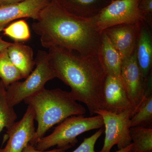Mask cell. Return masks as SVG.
I'll use <instances>...</instances> for the list:
<instances>
[{
    "instance_id": "cell-1",
    "label": "cell",
    "mask_w": 152,
    "mask_h": 152,
    "mask_svg": "<svg viewBox=\"0 0 152 152\" xmlns=\"http://www.w3.org/2000/svg\"><path fill=\"white\" fill-rule=\"evenodd\" d=\"M32 28L46 48H61L83 57L99 54L102 32L98 29L95 17L77 16L56 0H50L41 11Z\"/></svg>"
},
{
    "instance_id": "cell-2",
    "label": "cell",
    "mask_w": 152,
    "mask_h": 152,
    "mask_svg": "<svg viewBox=\"0 0 152 152\" xmlns=\"http://www.w3.org/2000/svg\"><path fill=\"white\" fill-rule=\"evenodd\" d=\"M48 56L56 78L71 88L73 97L86 104L91 115L103 110L104 86L107 73L99 55L83 57L54 47L49 49Z\"/></svg>"
},
{
    "instance_id": "cell-3",
    "label": "cell",
    "mask_w": 152,
    "mask_h": 152,
    "mask_svg": "<svg viewBox=\"0 0 152 152\" xmlns=\"http://www.w3.org/2000/svg\"><path fill=\"white\" fill-rule=\"evenodd\" d=\"M23 101L33 107L35 113V119L37 122V128L34 138L29 143L34 147L54 125L60 124L68 117L84 115L86 113L85 107L74 99L70 92L60 88H44Z\"/></svg>"
},
{
    "instance_id": "cell-4",
    "label": "cell",
    "mask_w": 152,
    "mask_h": 152,
    "mask_svg": "<svg viewBox=\"0 0 152 152\" xmlns=\"http://www.w3.org/2000/svg\"><path fill=\"white\" fill-rule=\"evenodd\" d=\"M104 126L102 118L99 115L90 117L83 115L68 117L60 123L50 134L41 139L35 148L39 151H45L57 146V148L66 151L75 145L78 142L77 137L80 135Z\"/></svg>"
},
{
    "instance_id": "cell-5",
    "label": "cell",
    "mask_w": 152,
    "mask_h": 152,
    "mask_svg": "<svg viewBox=\"0 0 152 152\" xmlns=\"http://www.w3.org/2000/svg\"><path fill=\"white\" fill-rule=\"evenodd\" d=\"M36 67L25 81L15 82L6 88V96L9 105L14 107L26 98L40 91L46 83L56 78L49 61L48 53L38 51L35 60Z\"/></svg>"
},
{
    "instance_id": "cell-6",
    "label": "cell",
    "mask_w": 152,
    "mask_h": 152,
    "mask_svg": "<svg viewBox=\"0 0 152 152\" xmlns=\"http://www.w3.org/2000/svg\"><path fill=\"white\" fill-rule=\"evenodd\" d=\"M102 118L105 127L104 141L102 148L98 152H111L116 145L118 149L126 148L132 143L130 132L132 113L124 112L120 113L100 110L96 113Z\"/></svg>"
},
{
    "instance_id": "cell-7",
    "label": "cell",
    "mask_w": 152,
    "mask_h": 152,
    "mask_svg": "<svg viewBox=\"0 0 152 152\" xmlns=\"http://www.w3.org/2000/svg\"><path fill=\"white\" fill-rule=\"evenodd\" d=\"M140 0H114L95 17L101 32L108 28L123 24L141 23L143 18L139 10Z\"/></svg>"
},
{
    "instance_id": "cell-8",
    "label": "cell",
    "mask_w": 152,
    "mask_h": 152,
    "mask_svg": "<svg viewBox=\"0 0 152 152\" xmlns=\"http://www.w3.org/2000/svg\"><path fill=\"white\" fill-rule=\"evenodd\" d=\"M121 77L128 97L136 111L145 97L147 81L139 66L136 50L131 56L123 59Z\"/></svg>"
},
{
    "instance_id": "cell-9",
    "label": "cell",
    "mask_w": 152,
    "mask_h": 152,
    "mask_svg": "<svg viewBox=\"0 0 152 152\" xmlns=\"http://www.w3.org/2000/svg\"><path fill=\"white\" fill-rule=\"evenodd\" d=\"M35 113L33 107L28 106L21 119L14 123L7 130L8 140L0 152H22L35 134Z\"/></svg>"
},
{
    "instance_id": "cell-10",
    "label": "cell",
    "mask_w": 152,
    "mask_h": 152,
    "mask_svg": "<svg viewBox=\"0 0 152 152\" xmlns=\"http://www.w3.org/2000/svg\"><path fill=\"white\" fill-rule=\"evenodd\" d=\"M103 95V110L116 113L129 112L132 117L134 115L135 109L128 97L121 79L107 75Z\"/></svg>"
},
{
    "instance_id": "cell-11",
    "label": "cell",
    "mask_w": 152,
    "mask_h": 152,
    "mask_svg": "<svg viewBox=\"0 0 152 152\" xmlns=\"http://www.w3.org/2000/svg\"><path fill=\"white\" fill-rule=\"evenodd\" d=\"M141 23L118 25L103 31L119 53L123 60L131 56L136 50Z\"/></svg>"
},
{
    "instance_id": "cell-12",
    "label": "cell",
    "mask_w": 152,
    "mask_h": 152,
    "mask_svg": "<svg viewBox=\"0 0 152 152\" xmlns=\"http://www.w3.org/2000/svg\"><path fill=\"white\" fill-rule=\"evenodd\" d=\"M50 0H26L0 6V32L15 20L30 18L36 20L40 12Z\"/></svg>"
},
{
    "instance_id": "cell-13",
    "label": "cell",
    "mask_w": 152,
    "mask_h": 152,
    "mask_svg": "<svg viewBox=\"0 0 152 152\" xmlns=\"http://www.w3.org/2000/svg\"><path fill=\"white\" fill-rule=\"evenodd\" d=\"M151 29V28L144 20L141 23L136 48L137 60L146 81L152 72V36Z\"/></svg>"
},
{
    "instance_id": "cell-14",
    "label": "cell",
    "mask_w": 152,
    "mask_h": 152,
    "mask_svg": "<svg viewBox=\"0 0 152 152\" xmlns=\"http://www.w3.org/2000/svg\"><path fill=\"white\" fill-rule=\"evenodd\" d=\"M67 11L74 15L91 18L97 15L114 0H56Z\"/></svg>"
},
{
    "instance_id": "cell-15",
    "label": "cell",
    "mask_w": 152,
    "mask_h": 152,
    "mask_svg": "<svg viewBox=\"0 0 152 152\" xmlns=\"http://www.w3.org/2000/svg\"><path fill=\"white\" fill-rule=\"evenodd\" d=\"M11 61L20 72L22 79H26L35 65L34 53L31 47L20 42H15L7 49Z\"/></svg>"
},
{
    "instance_id": "cell-16",
    "label": "cell",
    "mask_w": 152,
    "mask_h": 152,
    "mask_svg": "<svg viewBox=\"0 0 152 152\" xmlns=\"http://www.w3.org/2000/svg\"><path fill=\"white\" fill-rule=\"evenodd\" d=\"M99 55L107 75L121 79L123 58L104 31L102 33Z\"/></svg>"
},
{
    "instance_id": "cell-17",
    "label": "cell",
    "mask_w": 152,
    "mask_h": 152,
    "mask_svg": "<svg viewBox=\"0 0 152 152\" xmlns=\"http://www.w3.org/2000/svg\"><path fill=\"white\" fill-rule=\"evenodd\" d=\"M152 72L146 81L145 93L144 99L134 115L131 118V127L142 126L151 124L152 121Z\"/></svg>"
},
{
    "instance_id": "cell-18",
    "label": "cell",
    "mask_w": 152,
    "mask_h": 152,
    "mask_svg": "<svg viewBox=\"0 0 152 152\" xmlns=\"http://www.w3.org/2000/svg\"><path fill=\"white\" fill-rule=\"evenodd\" d=\"M133 148L131 152H152V129L144 127H131L130 129Z\"/></svg>"
},
{
    "instance_id": "cell-19",
    "label": "cell",
    "mask_w": 152,
    "mask_h": 152,
    "mask_svg": "<svg viewBox=\"0 0 152 152\" xmlns=\"http://www.w3.org/2000/svg\"><path fill=\"white\" fill-rule=\"evenodd\" d=\"M0 78L6 88L22 79L20 72L10 59L7 49L0 53Z\"/></svg>"
},
{
    "instance_id": "cell-20",
    "label": "cell",
    "mask_w": 152,
    "mask_h": 152,
    "mask_svg": "<svg viewBox=\"0 0 152 152\" xmlns=\"http://www.w3.org/2000/svg\"><path fill=\"white\" fill-rule=\"evenodd\" d=\"M18 116L14 107L9 105L6 96V88L0 80V133L6 128L9 129L12 126Z\"/></svg>"
},
{
    "instance_id": "cell-21",
    "label": "cell",
    "mask_w": 152,
    "mask_h": 152,
    "mask_svg": "<svg viewBox=\"0 0 152 152\" xmlns=\"http://www.w3.org/2000/svg\"><path fill=\"white\" fill-rule=\"evenodd\" d=\"M2 31L4 35L12 39L15 42H26L31 38L29 27L23 20H19L11 23Z\"/></svg>"
},
{
    "instance_id": "cell-22",
    "label": "cell",
    "mask_w": 152,
    "mask_h": 152,
    "mask_svg": "<svg viewBox=\"0 0 152 152\" xmlns=\"http://www.w3.org/2000/svg\"><path fill=\"white\" fill-rule=\"evenodd\" d=\"M104 131V129L101 128L91 137L85 138L79 146L72 152H98L95 151V145ZM64 151L65 150H62L58 152Z\"/></svg>"
},
{
    "instance_id": "cell-23",
    "label": "cell",
    "mask_w": 152,
    "mask_h": 152,
    "mask_svg": "<svg viewBox=\"0 0 152 152\" xmlns=\"http://www.w3.org/2000/svg\"><path fill=\"white\" fill-rule=\"evenodd\" d=\"M138 7L144 20L152 28V0H140Z\"/></svg>"
},
{
    "instance_id": "cell-24",
    "label": "cell",
    "mask_w": 152,
    "mask_h": 152,
    "mask_svg": "<svg viewBox=\"0 0 152 152\" xmlns=\"http://www.w3.org/2000/svg\"><path fill=\"white\" fill-rule=\"evenodd\" d=\"M64 149H54L50 151H39L36 149L35 147L30 145V144H28L26 146V148L24 149L22 152H58Z\"/></svg>"
},
{
    "instance_id": "cell-25",
    "label": "cell",
    "mask_w": 152,
    "mask_h": 152,
    "mask_svg": "<svg viewBox=\"0 0 152 152\" xmlns=\"http://www.w3.org/2000/svg\"><path fill=\"white\" fill-rule=\"evenodd\" d=\"M12 44V43L4 41L0 37V53L7 49Z\"/></svg>"
},
{
    "instance_id": "cell-26",
    "label": "cell",
    "mask_w": 152,
    "mask_h": 152,
    "mask_svg": "<svg viewBox=\"0 0 152 152\" xmlns=\"http://www.w3.org/2000/svg\"><path fill=\"white\" fill-rule=\"evenodd\" d=\"M26 0H0V6L20 2Z\"/></svg>"
},
{
    "instance_id": "cell-27",
    "label": "cell",
    "mask_w": 152,
    "mask_h": 152,
    "mask_svg": "<svg viewBox=\"0 0 152 152\" xmlns=\"http://www.w3.org/2000/svg\"><path fill=\"white\" fill-rule=\"evenodd\" d=\"M133 148V144L132 143L131 145L129 146L122 149L118 150V151L115 152H131L132 149Z\"/></svg>"
},
{
    "instance_id": "cell-28",
    "label": "cell",
    "mask_w": 152,
    "mask_h": 152,
    "mask_svg": "<svg viewBox=\"0 0 152 152\" xmlns=\"http://www.w3.org/2000/svg\"></svg>"
}]
</instances>
